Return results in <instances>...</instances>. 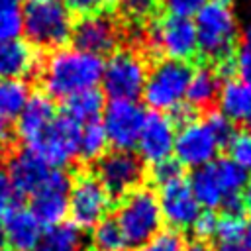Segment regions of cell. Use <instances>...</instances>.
Returning a JSON list of instances; mask_svg holds the SVG:
<instances>
[{"instance_id":"cell-40","label":"cell","mask_w":251,"mask_h":251,"mask_svg":"<svg viewBox=\"0 0 251 251\" xmlns=\"http://www.w3.org/2000/svg\"><path fill=\"white\" fill-rule=\"evenodd\" d=\"M65 4V8L71 12V14H76L78 18L82 16H88V14H94L100 10V0H61Z\"/></svg>"},{"instance_id":"cell-36","label":"cell","mask_w":251,"mask_h":251,"mask_svg":"<svg viewBox=\"0 0 251 251\" xmlns=\"http://www.w3.org/2000/svg\"><path fill=\"white\" fill-rule=\"evenodd\" d=\"M192 231H194V237L198 241H208L216 235V227H218V214L216 210H200L198 216L194 218L192 222Z\"/></svg>"},{"instance_id":"cell-37","label":"cell","mask_w":251,"mask_h":251,"mask_svg":"<svg viewBox=\"0 0 251 251\" xmlns=\"http://www.w3.org/2000/svg\"><path fill=\"white\" fill-rule=\"evenodd\" d=\"M237 78L251 88V27L241 35L237 51Z\"/></svg>"},{"instance_id":"cell-23","label":"cell","mask_w":251,"mask_h":251,"mask_svg":"<svg viewBox=\"0 0 251 251\" xmlns=\"http://www.w3.org/2000/svg\"><path fill=\"white\" fill-rule=\"evenodd\" d=\"M188 184H190V190H192L198 206H204L206 210L220 208V204L224 200V194H222V188H220V182H218L212 161L202 165V167H196L190 173Z\"/></svg>"},{"instance_id":"cell-4","label":"cell","mask_w":251,"mask_h":251,"mask_svg":"<svg viewBox=\"0 0 251 251\" xmlns=\"http://www.w3.org/2000/svg\"><path fill=\"white\" fill-rule=\"evenodd\" d=\"M22 31L35 49H59L71 39L73 18L61 0H25Z\"/></svg>"},{"instance_id":"cell-5","label":"cell","mask_w":251,"mask_h":251,"mask_svg":"<svg viewBox=\"0 0 251 251\" xmlns=\"http://www.w3.org/2000/svg\"><path fill=\"white\" fill-rule=\"evenodd\" d=\"M116 226L127 247H139L161 231L163 216L157 194L147 186H137L120 198L116 208Z\"/></svg>"},{"instance_id":"cell-22","label":"cell","mask_w":251,"mask_h":251,"mask_svg":"<svg viewBox=\"0 0 251 251\" xmlns=\"http://www.w3.org/2000/svg\"><path fill=\"white\" fill-rule=\"evenodd\" d=\"M218 110L239 129L251 112V88L243 84L239 78H231L222 82V90L218 96Z\"/></svg>"},{"instance_id":"cell-28","label":"cell","mask_w":251,"mask_h":251,"mask_svg":"<svg viewBox=\"0 0 251 251\" xmlns=\"http://www.w3.org/2000/svg\"><path fill=\"white\" fill-rule=\"evenodd\" d=\"M212 165H214V171H216L224 198L229 194H241V188L245 186V182L249 178L247 171H243L239 165H235L227 157H218L212 161Z\"/></svg>"},{"instance_id":"cell-2","label":"cell","mask_w":251,"mask_h":251,"mask_svg":"<svg viewBox=\"0 0 251 251\" xmlns=\"http://www.w3.org/2000/svg\"><path fill=\"white\" fill-rule=\"evenodd\" d=\"M102 57L78 51L75 47L53 49L39 63L37 73L45 94L53 100H69L80 92L96 88L102 80Z\"/></svg>"},{"instance_id":"cell-20","label":"cell","mask_w":251,"mask_h":251,"mask_svg":"<svg viewBox=\"0 0 251 251\" xmlns=\"http://www.w3.org/2000/svg\"><path fill=\"white\" fill-rule=\"evenodd\" d=\"M222 90V78L216 69L208 63H196L192 78L186 88V102L194 106L200 114L218 108V96Z\"/></svg>"},{"instance_id":"cell-26","label":"cell","mask_w":251,"mask_h":251,"mask_svg":"<svg viewBox=\"0 0 251 251\" xmlns=\"http://www.w3.org/2000/svg\"><path fill=\"white\" fill-rule=\"evenodd\" d=\"M29 86L22 78H2L0 80V114L8 120L18 118L29 100Z\"/></svg>"},{"instance_id":"cell-15","label":"cell","mask_w":251,"mask_h":251,"mask_svg":"<svg viewBox=\"0 0 251 251\" xmlns=\"http://www.w3.org/2000/svg\"><path fill=\"white\" fill-rule=\"evenodd\" d=\"M173 151L176 155L175 159L182 167L196 169V167H202V165L214 161V157L220 149H218V143H216L212 131L206 127V124L200 118L176 131Z\"/></svg>"},{"instance_id":"cell-11","label":"cell","mask_w":251,"mask_h":251,"mask_svg":"<svg viewBox=\"0 0 251 251\" xmlns=\"http://www.w3.org/2000/svg\"><path fill=\"white\" fill-rule=\"evenodd\" d=\"M145 163L133 151L114 149L96 161L94 176L108 190L110 196H126L145 180Z\"/></svg>"},{"instance_id":"cell-6","label":"cell","mask_w":251,"mask_h":251,"mask_svg":"<svg viewBox=\"0 0 251 251\" xmlns=\"http://www.w3.org/2000/svg\"><path fill=\"white\" fill-rule=\"evenodd\" d=\"M194 73V63L159 59L149 71L143 86V98L153 112H171L184 102L188 82Z\"/></svg>"},{"instance_id":"cell-10","label":"cell","mask_w":251,"mask_h":251,"mask_svg":"<svg viewBox=\"0 0 251 251\" xmlns=\"http://www.w3.org/2000/svg\"><path fill=\"white\" fill-rule=\"evenodd\" d=\"M122 37H124L122 22L112 14L94 12L73 22L71 39L75 43V49L96 57L112 55L120 47Z\"/></svg>"},{"instance_id":"cell-13","label":"cell","mask_w":251,"mask_h":251,"mask_svg":"<svg viewBox=\"0 0 251 251\" xmlns=\"http://www.w3.org/2000/svg\"><path fill=\"white\" fill-rule=\"evenodd\" d=\"M69 190L71 176L63 169H53L45 184L29 198L31 214L41 224V227H51L65 220L69 212Z\"/></svg>"},{"instance_id":"cell-8","label":"cell","mask_w":251,"mask_h":251,"mask_svg":"<svg viewBox=\"0 0 251 251\" xmlns=\"http://www.w3.org/2000/svg\"><path fill=\"white\" fill-rule=\"evenodd\" d=\"M112 196L94 176V173H80L71 180L69 214L78 229L96 227L110 210Z\"/></svg>"},{"instance_id":"cell-31","label":"cell","mask_w":251,"mask_h":251,"mask_svg":"<svg viewBox=\"0 0 251 251\" xmlns=\"http://www.w3.org/2000/svg\"><path fill=\"white\" fill-rule=\"evenodd\" d=\"M245 218L237 216V214H220L218 216V227H216V235L220 243H237L243 241V233H245Z\"/></svg>"},{"instance_id":"cell-42","label":"cell","mask_w":251,"mask_h":251,"mask_svg":"<svg viewBox=\"0 0 251 251\" xmlns=\"http://www.w3.org/2000/svg\"><path fill=\"white\" fill-rule=\"evenodd\" d=\"M218 251H251V247L245 241H237V243H220Z\"/></svg>"},{"instance_id":"cell-9","label":"cell","mask_w":251,"mask_h":251,"mask_svg":"<svg viewBox=\"0 0 251 251\" xmlns=\"http://www.w3.org/2000/svg\"><path fill=\"white\" fill-rule=\"evenodd\" d=\"M78 127L71 116L65 112L57 114L53 122L43 129V133L25 149L35 153L53 169H63L76 159L78 149Z\"/></svg>"},{"instance_id":"cell-47","label":"cell","mask_w":251,"mask_h":251,"mask_svg":"<svg viewBox=\"0 0 251 251\" xmlns=\"http://www.w3.org/2000/svg\"><path fill=\"white\" fill-rule=\"evenodd\" d=\"M102 6H106L108 10H116V6L120 4V0H100Z\"/></svg>"},{"instance_id":"cell-19","label":"cell","mask_w":251,"mask_h":251,"mask_svg":"<svg viewBox=\"0 0 251 251\" xmlns=\"http://www.w3.org/2000/svg\"><path fill=\"white\" fill-rule=\"evenodd\" d=\"M57 116L55 104L47 94H33L29 96L27 104L24 106V110L18 116V135L20 139L27 145H31L41 133L43 129L53 122V118Z\"/></svg>"},{"instance_id":"cell-14","label":"cell","mask_w":251,"mask_h":251,"mask_svg":"<svg viewBox=\"0 0 251 251\" xmlns=\"http://www.w3.org/2000/svg\"><path fill=\"white\" fill-rule=\"evenodd\" d=\"M157 200H159L163 220L169 224L171 229H176V231L190 227L194 218L200 212V206L190 190L188 178L184 176L159 186Z\"/></svg>"},{"instance_id":"cell-49","label":"cell","mask_w":251,"mask_h":251,"mask_svg":"<svg viewBox=\"0 0 251 251\" xmlns=\"http://www.w3.org/2000/svg\"><path fill=\"white\" fill-rule=\"evenodd\" d=\"M4 245H6V235H4V229H2V226H0V251L4 249Z\"/></svg>"},{"instance_id":"cell-44","label":"cell","mask_w":251,"mask_h":251,"mask_svg":"<svg viewBox=\"0 0 251 251\" xmlns=\"http://www.w3.org/2000/svg\"><path fill=\"white\" fill-rule=\"evenodd\" d=\"M184 251H216L208 241H198V239H194L192 243H188L186 245V249Z\"/></svg>"},{"instance_id":"cell-1","label":"cell","mask_w":251,"mask_h":251,"mask_svg":"<svg viewBox=\"0 0 251 251\" xmlns=\"http://www.w3.org/2000/svg\"><path fill=\"white\" fill-rule=\"evenodd\" d=\"M194 16L200 63L212 65L222 82L237 78L241 33L233 18V0H206Z\"/></svg>"},{"instance_id":"cell-29","label":"cell","mask_w":251,"mask_h":251,"mask_svg":"<svg viewBox=\"0 0 251 251\" xmlns=\"http://www.w3.org/2000/svg\"><path fill=\"white\" fill-rule=\"evenodd\" d=\"M127 245L114 220L104 218L92 227V251H126Z\"/></svg>"},{"instance_id":"cell-32","label":"cell","mask_w":251,"mask_h":251,"mask_svg":"<svg viewBox=\"0 0 251 251\" xmlns=\"http://www.w3.org/2000/svg\"><path fill=\"white\" fill-rule=\"evenodd\" d=\"M184 249H186V241L182 233L169 227V229H161L147 243L133 247L131 251H184Z\"/></svg>"},{"instance_id":"cell-27","label":"cell","mask_w":251,"mask_h":251,"mask_svg":"<svg viewBox=\"0 0 251 251\" xmlns=\"http://www.w3.org/2000/svg\"><path fill=\"white\" fill-rule=\"evenodd\" d=\"M102 112H104V96L96 88L69 98L67 108H65V114L71 116L76 124H86V122L98 120V116Z\"/></svg>"},{"instance_id":"cell-21","label":"cell","mask_w":251,"mask_h":251,"mask_svg":"<svg viewBox=\"0 0 251 251\" xmlns=\"http://www.w3.org/2000/svg\"><path fill=\"white\" fill-rule=\"evenodd\" d=\"M39 67V57L35 47L27 41L14 39L0 43V76L2 78H22L35 73Z\"/></svg>"},{"instance_id":"cell-43","label":"cell","mask_w":251,"mask_h":251,"mask_svg":"<svg viewBox=\"0 0 251 251\" xmlns=\"http://www.w3.org/2000/svg\"><path fill=\"white\" fill-rule=\"evenodd\" d=\"M245 190L241 192V200H243V208H245V212H249V216H251V176L247 178V182H245V186H243Z\"/></svg>"},{"instance_id":"cell-38","label":"cell","mask_w":251,"mask_h":251,"mask_svg":"<svg viewBox=\"0 0 251 251\" xmlns=\"http://www.w3.org/2000/svg\"><path fill=\"white\" fill-rule=\"evenodd\" d=\"M16 204V194L10 184V176L6 171V163L0 157V216H4Z\"/></svg>"},{"instance_id":"cell-33","label":"cell","mask_w":251,"mask_h":251,"mask_svg":"<svg viewBox=\"0 0 251 251\" xmlns=\"http://www.w3.org/2000/svg\"><path fill=\"white\" fill-rule=\"evenodd\" d=\"M227 159L239 165L243 171H251V131L237 129L226 147Z\"/></svg>"},{"instance_id":"cell-48","label":"cell","mask_w":251,"mask_h":251,"mask_svg":"<svg viewBox=\"0 0 251 251\" xmlns=\"http://www.w3.org/2000/svg\"><path fill=\"white\" fill-rule=\"evenodd\" d=\"M239 129H243V131H251V112L247 114V118H245V122L239 126Z\"/></svg>"},{"instance_id":"cell-25","label":"cell","mask_w":251,"mask_h":251,"mask_svg":"<svg viewBox=\"0 0 251 251\" xmlns=\"http://www.w3.org/2000/svg\"><path fill=\"white\" fill-rule=\"evenodd\" d=\"M106 145H108V139H106V133H104V127H102L100 120L80 124L76 159H80L82 163L98 161L106 153Z\"/></svg>"},{"instance_id":"cell-18","label":"cell","mask_w":251,"mask_h":251,"mask_svg":"<svg viewBox=\"0 0 251 251\" xmlns=\"http://www.w3.org/2000/svg\"><path fill=\"white\" fill-rule=\"evenodd\" d=\"M2 229L6 235V243H10L12 251H33L41 237V224L35 220L31 210L14 204L2 216Z\"/></svg>"},{"instance_id":"cell-34","label":"cell","mask_w":251,"mask_h":251,"mask_svg":"<svg viewBox=\"0 0 251 251\" xmlns=\"http://www.w3.org/2000/svg\"><path fill=\"white\" fill-rule=\"evenodd\" d=\"M22 33L20 8H0V43L14 41Z\"/></svg>"},{"instance_id":"cell-7","label":"cell","mask_w":251,"mask_h":251,"mask_svg":"<svg viewBox=\"0 0 251 251\" xmlns=\"http://www.w3.org/2000/svg\"><path fill=\"white\" fill-rule=\"evenodd\" d=\"M147 78V59L137 47L116 49L102 69V88L110 100H135Z\"/></svg>"},{"instance_id":"cell-46","label":"cell","mask_w":251,"mask_h":251,"mask_svg":"<svg viewBox=\"0 0 251 251\" xmlns=\"http://www.w3.org/2000/svg\"><path fill=\"white\" fill-rule=\"evenodd\" d=\"M22 0H0V8H20Z\"/></svg>"},{"instance_id":"cell-16","label":"cell","mask_w":251,"mask_h":251,"mask_svg":"<svg viewBox=\"0 0 251 251\" xmlns=\"http://www.w3.org/2000/svg\"><path fill=\"white\" fill-rule=\"evenodd\" d=\"M175 126L167 114L161 112H145V120L137 137V151L143 163H159L173 153L175 145Z\"/></svg>"},{"instance_id":"cell-50","label":"cell","mask_w":251,"mask_h":251,"mask_svg":"<svg viewBox=\"0 0 251 251\" xmlns=\"http://www.w3.org/2000/svg\"><path fill=\"white\" fill-rule=\"evenodd\" d=\"M2 251H12V249H2Z\"/></svg>"},{"instance_id":"cell-45","label":"cell","mask_w":251,"mask_h":251,"mask_svg":"<svg viewBox=\"0 0 251 251\" xmlns=\"http://www.w3.org/2000/svg\"><path fill=\"white\" fill-rule=\"evenodd\" d=\"M243 241L251 247V216H249V220L245 222V233H243Z\"/></svg>"},{"instance_id":"cell-12","label":"cell","mask_w":251,"mask_h":251,"mask_svg":"<svg viewBox=\"0 0 251 251\" xmlns=\"http://www.w3.org/2000/svg\"><path fill=\"white\" fill-rule=\"evenodd\" d=\"M102 114V127L108 143L114 149L131 151L137 145V137L145 120L143 108L135 100H110Z\"/></svg>"},{"instance_id":"cell-3","label":"cell","mask_w":251,"mask_h":251,"mask_svg":"<svg viewBox=\"0 0 251 251\" xmlns=\"http://www.w3.org/2000/svg\"><path fill=\"white\" fill-rule=\"evenodd\" d=\"M139 49L153 57L200 63L192 18L161 12L143 25Z\"/></svg>"},{"instance_id":"cell-24","label":"cell","mask_w":251,"mask_h":251,"mask_svg":"<svg viewBox=\"0 0 251 251\" xmlns=\"http://www.w3.org/2000/svg\"><path fill=\"white\" fill-rule=\"evenodd\" d=\"M84 235L75 224L61 222L57 226L47 227L33 251H84Z\"/></svg>"},{"instance_id":"cell-41","label":"cell","mask_w":251,"mask_h":251,"mask_svg":"<svg viewBox=\"0 0 251 251\" xmlns=\"http://www.w3.org/2000/svg\"><path fill=\"white\" fill-rule=\"evenodd\" d=\"M12 141H14V126H12V120H8V118H4L0 114V149L2 151H10Z\"/></svg>"},{"instance_id":"cell-17","label":"cell","mask_w":251,"mask_h":251,"mask_svg":"<svg viewBox=\"0 0 251 251\" xmlns=\"http://www.w3.org/2000/svg\"><path fill=\"white\" fill-rule=\"evenodd\" d=\"M6 171L16 198H31L45 184L53 167H49L29 149H20L10 153Z\"/></svg>"},{"instance_id":"cell-35","label":"cell","mask_w":251,"mask_h":251,"mask_svg":"<svg viewBox=\"0 0 251 251\" xmlns=\"http://www.w3.org/2000/svg\"><path fill=\"white\" fill-rule=\"evenodd\" d=\"M180 176H184L182 165L175 157H167V159H163L151 167V180L157 184V188L171 182V180H176Z\"/></svg>"},{"instance_id":"cell-39","label":"cell","mask_w":251,"mask_h":251,"mask_svg":"<svg viewBox=\"0 0 251 251\" xmlns=\"http://www.w3.org/2000/svg\"><path fill=\"white\" fill-rule=\"evenodd\" d=\"M163 4L169 8L171 14H178V16H192L198 12V8H202L206 4V0H163Z\"/></svg>"},{"instance_id":"cell-30","label":"cell","mask_w":251,"mask_h":251,"mask_svg":"<svg viewBox=\"0 0 251 251\" xmlns=\"http://www.w3.org/2000/svg\"><path fill=\"white\" fill-rule=\"evenodd\" d=\"M124 16L133 24V27H143L149 20L161 14L163 0H120L118 4Z\"/></svg>"}]
</instances>
